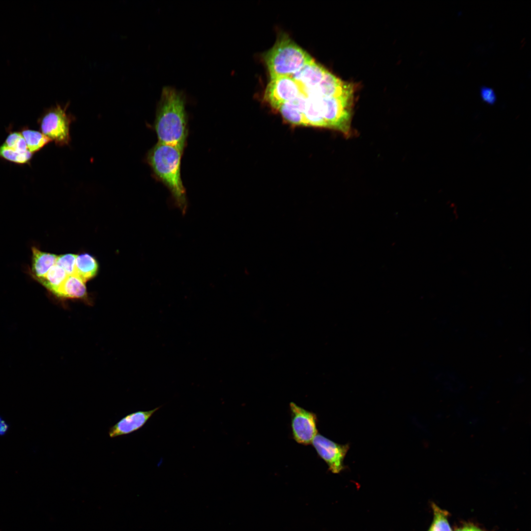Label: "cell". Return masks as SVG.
I'll use <instances>...</instances> for the list:
<instances>
[{
	"label": "cell",
	"mask_w": 531,
	"mask_h": 531,
	"mask_svg": "<svg viewBox=\"0 0 531 531\" xmlns=\"http://www.w3.org/2000/svg\"><path fill=\"white\" fill-rule=\"evenodd\" d=\"M160 407L149 411H137L126 415L109 428V437L114 438L127 435L139 430Z\"/></svg>",
	"instance_id": "ba28073f"
},
{
	"label": "cell",
	"mask_w": 531,
	"mask_h": 531,
	"mask_svg": "<svg viewBox=\"0 0 531 531\" xmlns=\"http://www.w3.org/2000/svg\"><path fill=\"white\" fill-rule=\"evenodd\" d=\"M302 94L306 95L300 85L291 76H286L271 78L264 97L277 109L281 104Z\"/></svg>",
	"instance_id": "8992f818"
},
{
	"label": "cell",
	"mask_w": 531,
	"mask_h": 531,
	"mask_svg": "<svg viewBox=\"0 0 531 531\" xmlns=\"http://www.w3.org/2000/svg\"><path fill=\"white\" fill-rule=\"evenodd\" d=\"M433 518L427 531H453L449 522V513L435 503H431Z\"/></svg>",
	"instance_id": "ac0fdd59"
},
{
	"label": "cell",
	"mask_w": 531,
	"mask_h": 531,
	"mask_svg": "<svg viewBox=\"0 0 531 531\" xmlns=\"http://www.w3.org/2000/svg\"><path fill=\"white\" fill-rule=\"evenodd\" d=\"M32 157L30 151L20 152L10 148L3 144L0 146V157L17 164H28Z\"/></svg>",
	"instance_id": "d6986e66"
},
{
	"label": "cell",
	"mask_w": 531,
	"mask_h": 531,
	"mask_svg": "<svg viewBox=\"0 0 531 531\" xmlns=\"http://www.w3.org/2000/svg\"><path fill=\"white\" fill-rule=\"evenodd\" d=\"M98 267L97 261L91 255L88 253L77 255L74 274L86 282L96 275Z\"/></svg>",
	"instance_id": "9a60e30c"
},
{
	"label": "cell",
	"mask_w": 531,
	"mask_h": 531,
	"mask_svg": "<svg viewBox=\"0 0 531 531\" xmlns=\"http://www.w3.org/2000/svg\"><path fill=\"white\" fill-rule=\"evenodd\" d=\"M311 443L331 472L338 473L345 469L344 460L350 448L349 444L337 443L320 434H317Z\"/></svg>",
	"instance_id": "52a82bcc"
},
{
	"label": "cell",
	"mask_w": 531,
	"mask_h": 531,
	"mask_svg": "<svg viewBox=\"0 0 531 531\" xmlns=\"http://www.w3.org/2000/svg\"><path fill=\"white\" fill-rule=\"evenodd\" d=\"M183 150L158 142L148 152L146 161L153 175L169 190L174 203L182 212L188 204L181 176V160Z\"/></svg>",
	"instance_id": "7a4b0ae2"
},
{
	"label": "cell",
	"mask_w": 531,
	"mask_h": 531,
	"mask_svg": "<svg viewBox=\"0 0 531 531\" xmlns=\"http://www.w3.org/2000/svg\"><path fill=\"white\" fill-rule=\"evenodd\" d=\"M154 129L158 142L184 150L188 136V118L183 93L171 86L163 88L157 106Z\"/></svg>",
	"instance_id": "6da1fadb"
},
{
	"label": "cell",
	"mask_w": 531,
	"mask_h": 531,
	"mask_svg": "<svg viewBox=\"0 0 531 531\" xmlns=\"http://www.w3.org/2000/svg\"><path fill=\"white\" fill-rule=\"evenodd\" d=\"M292 436L298 443L308 445L318 434L317 417L315 413L290 403Z\"/></svg>",
	"instance_id": "5b68a950"
},
{
	"label": "cell",
	"mask_w": 531,
	"mask_h": 531,
	"mask_svg": "<svg viewBox=\"0 0 531 531\" xmlns=\"http://www.w3.org/2000/svg\"><path fill=\"white\" fill-rule=\"evenodd\" d=\"M326 71L313 59L291 76L300 85L307 96L310 91L318 86Z\"/></svg>",
	"instance_id": "30bf717a"
},
{
	"label": "cell",
	"mask_w": 531,
	"mask_h": 531,
	"mask_svg": "<svg viewBox=\"0 0 531 531\" xmlns=\"http://www.w3.org/2000/svg\"><path fill=\"white\" fill-rule=\"evenodd\" d=\"M68 276L64 270L56 263L38 281L55 295Z\"/></svg>",
	"instance_id": "2e32d148"
},
{
	"label": "cell",
	"mask_w": 531,
	"mask_h": 531,
	"mask_svg": "<svg viewBox=\"0 0 531 531\" xmlns=\"http://www.w3.org/2000/svg\"><path fill=\"white\" fill-rule=\"evenodd\" d=\"M354 86L352 84L342 81L326 70L320 84L307 94V97H338L354 95Z\"/></svg>",
	"instance_id": "9c48e42d"
},
{
	"label": "cell",
	"mask_w": 531,
	"mask_h": 531,
	"mask_svg": "<svg viewBox=\"0 0 531 531\" xmlns=\"http://www.w3.org/2000/svg\"><path fill=\"white\" fill-rule=\"evenodd\" d=\"M7 147L20 152L29 151L23 136L20 132L9 133L3 144Z\"/></svg>",
	"instance_id": "ffe728a7"
},
{
	"label": "cell",
	"mask_w": 531,
	"mask_h": 531,
	"mask_svg": "<svg viewBox=\"0 0 531 531\" xmlns=\"http://www.w3.org/2000/svg\"><path fill=\"white\" fill-rule=\"evenodd\" d=\"M77 255L68 253L58 256L56 264L62 267L68 275L74 274Z\"/></svg>",
	"instance_id": "44dd1931"
},
{
	"label": "cell",
	"mask_w": 531,
	"mask_h": 531,
	"mask_svg": "<svg viewBox=\"0 0 531 531\" xmlns=\"http://www.w3.org/2000/svg\"><path fill=\"white\" fill-rule=\"evenodd\" d=\"M9 429V425L5 420L0 416V436L5 435Z\"/></svg>",
	"instance_id": "cb8c5ba5"
},
{
	"label": "cell",
	"mask_w": 531,
	"mask_h": 531,
	"mask_svg": "<svg viewBox=\"0 0 531 531\" xmlns=\"http://www.w3.org/2000/svg\"><path fill=\"white\" fill-rule=\"evenodd\" d=\"M31 275L38 280L56 264L57 255L43 252L36 247H32Z\"/></svg>",
	"instance_id": "4fadbf2b"
},
{
	"label": "cell",
	"mask_w": 531,
	"mask_h": 531,
	"mask_svg": "<svg viewBox=\"0 0 531 531\" xmlns=\"http://www.w3.org/2000/svg\"><path fill=\"white\" fill-rule=\"evenodd\" d=\"M54 295L61 300L80 299L90 303L86 282L75 274L67 276Z\"/></svg>",
	"instance_id": "8fae6325"
},
{
	"label": "cell",
	"mask_w": 531,
	"mask_h": 531,
	"mask_svg": "<svg viewBox=\"0 0 531 531\" xmlns=\"http://www.w3.org/2000/svg\"><path fill=\"white\" fill-rule=\"evenodd\" d=\"M480 97L482 100L485 103L490 104H494L497 100V96L494 90L491 88L484 86L481 88L480 91Z\"/></svg>",
	"instance_id": "7402d4cb"
},
{
	"label": "cell",
	"mask_w": 531,
	"mask_h": 531,
	"mask_svg": "<svg viewBox=\"0 0 531 531\" xmlns=\"http://www.w3.org/2000/svg\"><path fill=\"white\" fill-rule=\"evenodd\" d=\"M303 115L304 126L326 127L322 114L321 97L307 96Z\"/></svg>",
	"instance_id": "5bb4252c"
},
{
	"label": "cell",
	"mask_w": 531,
	"mask_h": 531,
	"mask_svg": "<svg viewBox=\"0 0 531 531\" xmlns=\"http://www.w3.org/2000/svg\"><path fill=\"white\" fill-rule=\"evenodd\" d=\"M21 133L26 142L28 150L32 154L52 142L51 139L38 131L24 128Z\"/></svg>",
	"instance_id": "e0dca14e"
},
{
	"label": "cell",
	"mask_w": 531,
	"mask_h": 531,
	"mask_svg": "<svg viewBox=\"0 0 531 531\" xmlns=\"http://www.w3.org/2000/svg\"><path fill=\"white\" fill-rule=\"evenodd\" d=\"M307 96L304 94L281 104L277 108L288 122L296 125H304V111Z\"/></svg>",
	"instance_id": "7c38bea8"
},
{
	"label": "cell",
	"mask_w": 531,
	"mask_h": 531,
	"mask_svg": "<svg viewBox=\"0 0 531 531\" xmlns=\"http://www.w3.org/2000/svg\"><path fill=\"white\" fill-rule=\"evenodd\" d=\"M455 531H486L475 524L466 523L456 528Z\"/></svg>",
	"instance_id": "603a6c76"
},
{
	"label": "cell",
	"mask_w": 531,
	"mask_h": 531,
	"mask_svg": "<svg viewBox=\"0 0 531 531\" xmlns=\"http://www.w3.org/2000/svg\"><path fill=\"white\" fill-rule=\"evenodd\" d=\"M68 106L57 104L50 108L38 121L41 132L59 146L67 145L70 141V125L74 118L67 113Z\"/></svg>",
	"instance_id": "277c9868"
},
{
	"label": "cell",
	"mask_w": 531,
	"mask_h": 531,
	"mask_svg": "<svg viewBox=\"0 0 531 531\" xmlns=\"http://www.w3.org/2000/svg\"><path fill=\"white\" fill-rule=\"evenodd\" d=\"M265 59L270 78L291 76L313 59L287 35H282L277 40Z\"/></svg>",
	"instance_id": "3957f363"
}]
</instances>
